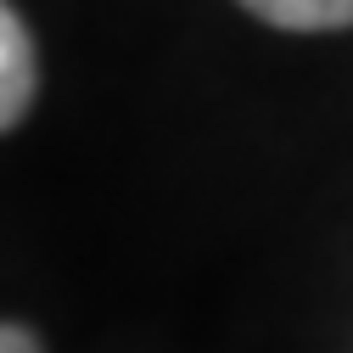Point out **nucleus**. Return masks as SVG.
<instances>
[{
	"label": "nucleus",
	"mask_w": 353,
	"mask_h": 353,
	"mask_svg": "<svg viewBox=\"0 0 353 353\" xmlns=\"http://www.w3.org/2000/svg\"><path fill=\"white\" fill-rule=\"evenodd\" d=\"M34 90H39L34 39H28L23 17L0 0V135L23 123V112L34 107Z\"/></svg>",
	"instance_id": "nucleus-1"
},
{
	"label": "nucleus",
	"mask_w": 353,
	"mask_h": 353,
	"mask_svg": "<svg viewBox=\"0 0 353 353\" xmlns=\"http://www.w3.org/2000/svg\"><path fill=\"white\" fill-rule=\"evenodd\" d=\"M270 28L292 34H325V28H353V0H236Z\"/></svg>",
	"instance_id": "nucleus-2"
},
{
	"label": "nucleus",
	"mask_w": 353,
	"mask_h": 353,
	"mask_svg": "<svg viewBox=\"0 0 353 353\" xmlns=\"http://www.w3.org/2000/svg\"><path fill=\"white\" fill-rule=\"evenodd\" d=\"M0 353H46V347H39V336H34L28 325L0 320Z\"/></svg>",
	"instance_id": "nucleus-3"
}]
</instances>
